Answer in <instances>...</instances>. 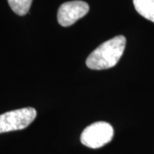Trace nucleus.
Returning <instances> with one entry per match:
<instances>
[{
	"label": "nucleus",
	"mask_w": 154,
	"mask_h": 154,
	"mask_svg": "<svg viewBox=\"0 0 154 154\" xmlns=\"http://www.w3.org/2000/svg\"><path fill=\"white\" fill-rule=\"evenodd\" d=\"M126 38L118 35L104 42L88 56L86 64L91 69L101 70L114 67L124 52Z\"/></svg>",
	"instance_id": "1"
},
{
	"label": "nucleus",
	"mask_w": 154,
	"mask_h": 154,
	"mask_svg": "<svg viewBox=\"0 0 154 154\" xmlns=\"http://www.w3.org/2000/svg\"><path fill=\"white\" fill-rule=\"evenodd\" d=\"M34 108L26 107L8 111L0 115V134L22 130L28 127L36 118Z\"/></svg>",
	"instance_id": "2"
},
{
	"label": "nucleus",
	"mask_w": 154,
	"mask_h": 154,
	"mask_svg": "<svg viewBox=\"0 0 154 154\" xmlns=\"http://www.w3.org/2000/svg\"><path fill=\"white\" fill-rule=\"evenodd\" d=\"M114 129L106 122H96L88 126L82 133L81 141L89 148L97 149L111 141Z\"/></svg>",
	"instance_id": "3"
},
{
	"label": "nucleus",
	"mask_w": 154,
	"mask_h": 154,
	"mask_svg": "<svg viewBox=\"0 0 154 154\" xmlns=\"http://www.w3.org/2000/svg\"><path fill=\"white\" fill-rule=\"evenodd\" d=\"M88 11L89 5L84 1L75 0L63 3L57 11V22L63 27H69L85 17Z\"/></svg>",
	"instance_id": "4"
},
{
	"label": "nucleus",
	"mask_w": 154,
	"mask_h": 154,
	"mask_svg": "<svg viewBox=\"0 0 154 154\" xmlns=\"http://www.w3.org/2000/svg\"><path fill=\"white\" fill-rule=\"evenodd\" d=\"M133 3L140 16L154 22V0H133Z\"/></svg>",
	"instance_id": "5"
},
{
	"label": "nucleus",
	"mask_w": 154,
	"mask_h": 154,
	"mask_svg": "<svg viewBox=\"0 0 154 154\" xmlns=\"http://www.w3.org/2000/svg\"><path fill=\"white\" fill-rule=\"evenodd\" d=\"M33 0H8L11 10L19 16L28 14Z\"/></svg>",
	"instance_id": "6"
}]
</instances>
